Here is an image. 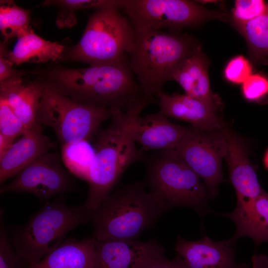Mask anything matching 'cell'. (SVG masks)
<instances>
[{"label":"cell","instance_id":"1","mask_svg":"<svg viewBox=\"0 0 268 268\" xmlns=\"http://www.w3.org/2000/svg\"><path fill=\"white\" fill-rule=\"evenodd\" d=\"M30 73L81 104L126 111L147 99L134 77L128 58L111 65L78 68L55 66Z\"/></svg>","mask_w":268,"mask_h":268},{"label":"cell","instance_id":"2","mask_svg":"<svg viewBox=\"0 0 268 268\" xmlns=\"http://www.w3.org/2000/svg\"><path fill=\"white\" fill-rule=\"evenodd\" d=\"M129 64L145 97L153 102L178 66L199 46L192 36L133 26Z\"/></svg>","mask_w":268,"mask_h":268},{"label":"cell","instance_id":"3","mask_svg":"<svg viewBox=\"0 0 268 268\" xmlns=\"http://www.w3.org/2000/svg\"><path fill=\"white\" fill-rule=\"evenodd\" d=\"M144 182L128 183L111 193L93 212V237L103 241L136 240L168 210Z\"/></svg>","mask_w":268,"mask_h":268},{"label":"cell","instance_id":"4","mask_svg":"<svg viewBox=\"0 0 268 268\" xmlns=\"http://www.w3.org/2000/svg\"><path fill=\"white\" fill-rule=\"evenodd\" d=\"M110 110L111 122L98 132L95 142L87 180L88 193L84 205L92 214L111 194L126 170L145 157L127 134V112L118 108Z\"/></svg>","mask_w":268,"mask_h":268},{"label":"cell","instance_id":"5","mask_svg":"<svg viewBox=\"0 0 268 268\" xmlns=\"http://www.w3.org/2000/svg\"><path fill=\"white\" fill-rule=\"evenodd\" d=\"M92 213L82 205H68L64 197L47 202L23 226L12 230V244L27 266L58 247L70 230L91 221Z\"/></svg>","mask_w":268,"mask_h":268},{"label":"cell","instance_id":"6","mask_svg":"<svg viewBox=\"0 0 268 268\" xmlns=\"http://www.w3.org/2000/svg\"><path fill=\"white\" fill-rule=\"evenodd\" d=\"M114 7L96 9L89 17L79 42L67 47L61 61L90 66L111 65L127 59L134 30L128 19Z\"/></svg>","mask_w":268,"mask_h":268},{"label":"cell","instance_id":"7","mask_svg":"<svg viewBox=\"0 0 268 268\" xmlns=\"http://www.w3.org/2000/svg\"><path fill=\"white\" fill-rule=\"evenodd\" d=\"M144 184L168 209L184 206L200 215L209 212L206 189L199 176L174 149L156 151L143 159Z\"/></svg>","mask_w":268,"mask_h":268},{"label":"cell","instance_id":"8","mask_svg":"<svg viewBox=\"0 0 268 268\" xmlns=\"http://www.w3.org/2000/svg\"><path fill=\"white\" fill-rule=\"evenodd\" d=\"M43 83L37 122L50 127L62 145L88 141L111 118L110 109L76 102Z\"/></svg>","mask_w":268,"mask_h":268},{"label":"cell","instance_id":"9","mask_svg":"<svg viewBox=\"0 0 268 268\" xmlns=\"http://www.w3.org/2000/svg\"><path fill=\"white\" fill-rule=\"evenodd\" d=\"M133 26H145L170 33L197 26L213 19L225 21L227 14L209 10L196 1L186 0H124L122 7Z\"/></svg>","mask_w":268,"mask_h":268},{"label":"cell","instance_id":"10","mask_svg":"<svg viewBox=\"0 0 268 268\" xmlns=\"http://www.w3.org/2000/svg\"><path fill=\"white\" fill-rule=\"evenodd\" d=\"M224 128L208 132L191 127L174 149L203 179L211 197L217 195L218 187L223 180L222 160L227 151Z\"/></svg>","mask_w":268,"mask_h":268},{"label":"cell","instance_id":"11","mask_svg":"<svg viewBox=\"0 0 268 268\" xmlns=\"http://www.w3.org/2000/svg\"><path fill=\"white\" fill-rule=\"evenodd\" d=\"M73 179L63 167L59 155L47 152L23 169L0 193L26 192L46 201L75 189Z\"/></svg>","mask_w":268,"mask_h":268},{"label":"cell","instance_id":"12","mask_svg":"<svg viewBox=\"0 0 268 268\" xmlns=\"http://www.w3.org/2000/svg\"><path fill=\"white\" fill-rule=\"evenodd\" d=\"M151 102L145 100L126 111L127 134L141 146L142 151L175 149L189 128L171 123L159 112L140 117L141 111Z\"/></svg>","mask_w":268,"mask_h":268},{"label":"cell","instance_id":"13","mask_svg":"<svg viewBox=\"0 0 268 268\" xmlns=\"http://www.w3.org/2000/svg\"><path fill=\"white\" fill-rule=\"evenodd\" d=\"M95 268H146L164 256L156 239L103 241L96 240Z\"/></svg>","mask_w":268,"mask_h":268},{"label":"cell","instance_id":"14","mask_svg":"<svg viewBox=\"0 0 268 268\" xmlns=\"http://www.w3.org/2000/svg\"><path fill=\"white\" fill-rule=\"evenodd\" d=\"M235 241L232 237L213 241L207 236L191 241L179 235L175 250L186 268H248L246 264L235 261Z\"/></svg>","mask_w":268,"mask_h":268},{"label":"cell","instance_id":"15","mask_svg":"<svg viewBox=\"0 0 268 268\" xmlns=\"http://www.w3.org/2000/svg\"><path fill=\"white\" fill-rule=\"evenodd\" d=\"M159 112L167 118L190 123L192 127L208 132L221 130L225 126L216 111L208 104L186 94L163 92L158 97Z\"/></svg>","mask_w":268,"mask_h":268},{"label":"cell","instance_id":"16","mask_svg":"<svg viewBox=\"0 0 268 268\" xmlns=\"http://www.w3.org/2000/svg\"><path fill=\"white\" fill-rule=\"evenodd\" d=\"M227 142L226 158L231 182L237 195V204L245 203L261 195V187L251 164L245 145L229 130L224 128Z\"/></svg>","mask_w":268,"mask_h":268},{"label":"cell","instance_id":"17","mask_svg":"<svg viewBox=\"0 0 268 268\" xmlns=\"http://www.w3.org/2000/svg\"><path fill=\"white\" fill-rule=\"evenodd\" d=\"M22 135L0 159V184L17 176L36 159L56 146L43 134L42 125L39 123L27 130Z\"/></svg>","mask_w":268,"mask_h":268},{"label":"cell","instance_id":"18","mask_svg":"<svg viewBox=\"0 0 268 268\" xmlns=\"http://www.w3.org/2000/svg\"><path fill=\"white\" fill-rule=\"evenodd\" d=\"M208 66L209 62L199 45L175 69L171 80L180 84L185 94L204 102L217 111L221 102L211 90Z\"/></svg>","mask_w":268,"mask_h":268},{"label":"cell","instance_id":"19","mask_svg":"<svg viewBox=\"0 0 268 268\" xmlns=\"http://www.w3.org/2000/svg\"><path fill=\"white\" fill-rule=\"evenodd\" d=\"M35 77L25 83L23 78L0 82V99L10 106L26 130L37 124L39 104L44 84Z\"/></svg>","mask_w":268,"mask_h":268},{"label":"cell","instance_id":"20","mask_svg":"<svg viewBox=\"0 0 268 268\" xmlns=\"http://www.w3.org/2000/svg\"><path fill=\"white\" fill-rule=\"evenodd\" d=\"M222 215L234 222L236 229L232 238L236 241L248 237L256 247L268 242V194L265 191L245 203L236 204L232 211Z\"/></svg>","mask_w":268,"mask_h":268},{"label":"cell","instance_id":"21","mask_svg":"<svg viewBox=\"0 0 268 268\" xmlns=\"http://www.w3.org/2000/svg\"><path fill=\"white\" fill-rule=\"evenodd\" d=\"M96 239L68 238L27 268H95Z\"/></svg>","mask_w":268,"mask_h":268},{"label":"cell","instance_id":"22","mask_svg":"<svg viewBox=\"0 0 268 268\" xmlns=\"http://www.w3.org/2000/svg\"><path fill=\"white\" fill-rule=\"evenodd\" d=\"M67 46L45 40L31 28L17 38L12 50H8L7 59L12 65L23 63H45L61 61Z\"/></svg>","mask_w":268,"mask_h":268},{"label":"cell","instance_id":"23","mask_svg":"<svg viewBox=\"0 0 268 268\" xmlns=\"http://www.w3.org/2000/svg\"><path fill=\"white\" fill-rule=\"evenodd\" d=\"M235 27L245 38L251 59L257 63H266L268 59V2L262 14Z\"/></svg>","mask_w":268,"mask_h":268},{"label":"cell","instance_id":"24","mask_svg":"<svg viewBox=\"0 0 268 268\" xmlns=\"http://www.w3.org/2000/svg\"><path fill=\"white\" fill-rule=\"evenodd\" d=\"M0 30L2 42L7 43L31 28L30 10L18 6L12 0H0Z\"/></svg>","mask_w":268,"mask_h":268},{"label":"cell","instance_id":"25","mask_svg":"<svg viewBox=\"0 0 268 268\" xmlns=\"http://www.w3.org/2000/svg\"><path fill=\"white\" fill-rule=\"evenodd\" d=\"M124 0H46L45 6H55L60 9L56 23L60 28L70 27L76 23L75 11L86 8L96 9L114 7L122 8Z\"/></svg>","mask_w":268,"mask_h":268},{"label":"cell","instance_id":"26","mask_svg":"<svg viewBox=\"0 0 268 268\" xmlns=\"http://www.w3.org/2000/svg\"><path fill=\"white\" fill-rule=\"evenodd\" d=\"M94 155V148L87 140L62 146L61 159L65 166L72 174L87 181Z\"/></svg>","mask_w":268,"mask_h":268},{"label":"cell","instance_id":"27","mask_svg":"<svg viewBox=\"0 0 268 268\" xmlns=\"http://www.w3.org/2000/svg\"><path fill=\"white\" fill-rule=\"evenodd\" d=\"M267 4L263 0H235L231 13L233 25H241L257 17L265 11Z\"/></svg>","mask_w":268,"mask_h":268},{"label":"cell","instance_id":"28","mask_svg":"<svg viewBox=\"0 0 268 268\" xmlns=\"http://www.w3.org/2000/svg\"><path fill=\"white\" fill-rule=\"evenodd\" d=\"M26 131L10 106L0 99V134L14 140Z\"/></svg>","mask_w":268,"mask_h":268},{"label":"cell","instance_id":"29","mask_svg":"<svg viewBox=\"0 0 268 268\" xmlns=\"http://www.w3.org/2000/svg\"><path fill=\"white\" fill-rule=\"evenodd\" d=\"M0 268H22L25 264L15 251L8 238L0 210Z\"/></svg>","mask_w":268,"mask_h":268},{"label":"cell","instance_id":"30","mask_svg":"<svg viewBox=\"0 0 268 268\" xmlns=\"http://www.w3.org/2000/svg\"><path fill=\"white\" fill-rule=\"evenodd\" d=\"M223 74L227 81L234 84H242L252 74V66L247 58L238 55L227 63Z\"/></svg>","mask_w":268,"mask_h":268},{"label":"cell","instance_id":"31","mask_svg":"<svg viewBox=\"0 0 268 268\" xmlns=\"http://www.w3.org/2000/svg\"><path fill=\"white\" fill-rule=\"evenodd\" d=\"M241 89L247 100L261 101L268 96V78L261 73L252 74L242 83Z\"/></svg>","mask_w":268,"mask_h":268},{"label":"cell","instance_id":"32","mask_svg":"<svg viewBox=\"0 0 268 268\" xmlns=\"http://www.w3.org/2000/svg\"><path fill=\"white\" fill-rule=\"evenodd\" d=\"M8 50L6 43L0 44V82L12 79L23 78L27 72L23 70L14 69L7 59Z\"/></svg>","mask_w":268,"mask_h":268},{"label":"cell","instance_id":"33","mask_svg":"<svg viewBox=\"0 0 268 268\" xmlns=\"http://www.w3.org/2000/svg\"><path fill=\"white\" fill-rule=\"evenodd\" d=\"M146 268H186L180 259L177 256L172 260L163 256L157 260Z\"/></svg>","mask_w":268,"mask_h":268},{"label":"cell","instance_id":"34","mask_svg":"<svg viewBox=\"0 0 268 268\" xmlns=\"http://www.w3.org/2000/svg\"><path fill=\"white\" fill-rule=\"evenodd\" d=\"M252 268H268V258L265 254H254L252 257Z\"/></svg>","mask_w":268,"mask_h":268},{"label":"cell","instance_id":"35","mask_svg":"<svg viewBox=\"0 0 268 268\" xmlns=\"http://www.w3.org/2000/svg\"><path fill=\"white\" fill-rule=\"evenodd\" d=\"M13 143V140L0 134V159H1Z\"/></svg>","mask_w":268,"mask_h":268},{"label":"cell","instance_id":"36","mask_svg":"<svg viewBox=\"0 0 268 268\" xmlns=\"http://www.w3.org/2000/svg\"><path fill=\"white\" fill-rule=\"evenodd\" d=\"M264 163L266 167L268 169V150L267 151L264 157Z\"/></svg>","mask_w":268,"mask_h":268}]
</instances>
